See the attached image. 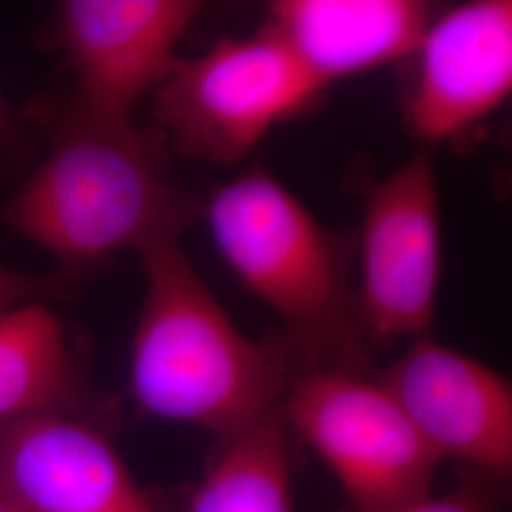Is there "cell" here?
<instances>
[{"mask_svg":"<svg viewBox=\"0 0 512 512\" xmlns=\"http://www.w3.org/2000/svg\"><path fill=\"white\" fill-rule=\"evenodd\" d=\"M61 412L107 427L112 404L76 355L50 304L0 313V423Z\"/></svg>","mask_w":512,"mask_h":512,"instance_id":"obj_12","label":"cell"},{"mask_svg":"<svg viewBox=\"0 0 512 512\" xmlns=\"http://www.w3.org/2000/svg\"><path fill=\"white\" fill-rule=\"evenodd\" d=\"M281 414L289 433L327 463L355 511H399L433 494L440 459L376 376L296 372Z\"/></svg>","mask_w":512,"mask_h":512,"instance_id":"obj_5","label":"cell"},{"mask_svg":"<svg viewBox=\"0 0 512 512\" xmlns=\"http://www.w3.org/2000/svg\"><path fill=\"white\" fill-rule=\"evenodd\" d=\"M29 135L21 118L16 116L0 93V164H19L29 152Z\"/></svg>","mask_w":512,"mask_h":512,"instance_id":"obj_16","label":"cell"},{"mask_svg":"<svg viewBox=\"0 0 512 512\" xmlns=\"http://www.w3.org/2000/svg\"><path fill=\"white\" fill-rule=\"evenodd\" d=\"M103 429L61 412L0 423V490L25 512H156Z\"/></svg>","mask_w":512,"mask_h":512,"instance_id":"obj_10","label":"cell"},{"mask_svg":"<svg viewBox=\"0 0 512 512\" xmlns=\"http://www.w3.org/2000/svg\"><path fill=\"white\" fill-rule=\"evenodd\" d=\"M139 256L147 294L129 357L135 403L148 416L200 427L217 440L281 412L293 376L281 349L239 329L179 239L156 241Z\"/></svg>","mask_w":512,"mask_h":512,"instance_id":"obj_2","label":"cell"},{"mask_svg":"<svg viewBox=\"0 0 512 512\" xmlns=\"http://www.w3.org/2000/svg\"><path fill=\"white\" fill-rule=\"evenodd\" d=\"M435 14L421 0H277L266 27L325 88L412 57Z\"/></svg>","mask_w":512,"mask_h":512,"instance_id":"obj_11","label":"cell"},{"mask_svg":"<svg viewBox=\"0 0 512 512\" xmlns=\"http://www.w3.org/2000/svg\"><path fill=\"white\" fill-rule=\"evenodd\" d=\"M505 486L475 471L461 469V482L444 495H427L393 512H505Z\"/></svg>","mask_w":512,"mask_h":512,"instance_id":"obj_15","label":"cell"},{"mask_svg":"<svg viewBox=\"0 0 512 512\" xmlns=\"http://www.w3.org/2000/svg\"><path fill=\"white\" fill-rule=\"evenodd\" d=\"M323 92L266 25L179 57L152 92V118L184 158L236 164L272 129Z\"/></svg>","mask_w":512,"mask_h":512,"instance_id":"obj_4","label":"cell"},{"mask_svg":"<svg viewBox=\"0 0 512 512\" xmlns=\"http://www.w3.org/2000/svg\"><path fill=\"white\" fill-rule=\"evenodd\" d=\"M202 213L230 270L281 319L279 349L293 374L366 372L372 344L344 238L264 169L220 186Z\"/></svg>","mask_w":512,"mask_h":512,"instance_id":"obj_3","label":"cell"},{"mask_svg":"<svg viewBox=\"0 0 512 512\" xmlns=\"http://www.w3.org/2000/svg\"><path fill=\"white\" fill-rule=\"evenodd\" d=\"M442 275V222L437 171L418 152L365 203L357 302L370 344L429 334Z\"/></svg>","mask_w":512,"mask_h":512,"instance_id":"obj_6","label":"cell"},{"mask_svg":"<svg viewBox=\"0 0 512 512\" xmlns=\"http://www.w3.org/2000/svg\"><path fill=\"white\" fill-rule=\"evenodd\" d=\"M46 156L0 209V222L86 272L120 251L179 239L202 207L171 183L131 116L93 109L76 93L33 99L19 114Z\"/></svg>","mask_w":512,"mask_h":512,"instance_id":"obj_1","label":"cell"},{"mask_svg":"<svg viewBox=\"0 0 512 512\" xmlns=\"http://www.w3.org/2000/svg\"><path fill=\"white\" fill-rule=\"evenodd\" d=\"M412 59L406 126L431 145L456 139L511 95V0H473L437 10Z\"/></svg>","mask_w":512,"mask_h":512,"instance_id":"obj_8","label":"cell"},{"mask_svg":"<svg viewBox=\"0 0 512 512\" xmlns=\"http://www.w3.org/2000/svg\"><path fill=\"white\" fill-rule=\"evenodd\" d=\"M84 272L55 270L52 274H27L0 264V313L27 304H50L76 293Z\"/></svg>","mask_w":512,"mask_h":512,"instance_id":"obj_14","label":"cell"},{"mask_svg":"<svg viewBox=\"0 0 512 512\" xmlns=\"http://www.w3.org/2000/svg\"><path fill=\"white\" fill-rule=\"evenodd\" d=\"M186 512H294L283 414L217 440Z\"/></svg>","mask_w":512,"mask_h":512,"instance_id":"obj_13","label":"cell"},{"mask_svg":"<svg viewBox=\"0 0 512 512\" xmlns=\"http://www.w3.org/2000/svg\"><path fill=\"white\" fill-rule=\"evenodd\" d=\"M374 376L440 461L509 484L512 385L503 374L425 334Z\"/></svg>","mask_w":512,"mask_h":512,"instance_id":"obj_7","label":"cell"},{"mask_svg":"<svg viewBox=\"0 0 512 512\" xmlns=\"http://www.w3.org/2000/svg\"><path fill=\"white\" fill-rule=\"evenodd\" d=\"M0 512H25L18 503L0 490Z\"/></svg>","mask_w":512,"mask_h":512,"instance_id":"obj_17","label":"cell"},{"mask_svg":"<svg viewBox=\"0 0 512 512\" xmlns=\"http://www.w3.org/2000/svg\"><path fill=\"white\" fill-rule=\"evenodd\" d=\"M194 0H69L57 8L55 38L93 109L131 116L179 61L177 48L200 16Z\"/></svg>","mask_w":512,"mask_h":512,"instance_id":"obj_9","label":"cell"}]
</instances>
